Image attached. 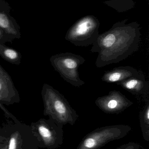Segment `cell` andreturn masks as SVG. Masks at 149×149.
Listing matches in <instances>:
<instances>
[{
	"label": "cell",
	"instance_id": "cell-12",
	"mask_svg": "<svg viewBox=\"0 0 149 149\" xmlns=\"http://www.w3.org/2000/svg\"><path fill=\"white\" fill-rule=\"evenodd\" d=\"M0 56L12 64L19 65L21 63L22 55L20 52L0 43Z\"/></svg>",
	"mask_w": 149,
	"mask_h": 149
},
{
	"label": "cell",
	"instance_id": "cell-21",
	"mask_svg": "<svg viewBox=\"0 0 149 149\" xmlns=\"http://www.w3.org/2000/svg\"><path fill=\"white\" fill-rule=\"evenodd\" d=\"M1 149H3V148H1Z\"/></svg>",
	"mask_w": 149,
	"mask_h": 149
},
{
	"label": "cell",
	"instance_id": "cell-6",
	"mask_svg": "<svg viewBox=\"0 0 149 149\" xmlns=\"http://www.w3.org/2000/svg\"><path fill=\"white\" fill-rule=\"evenodd\" d=\"M63 127L50 119H41L32 125L44 145L51 149L57 148L63 143Z\"/></svg>",
	"mask_w": 149,
	"mask_h": 149
},
{
	"label": "cell",
	"instance_id": "cell-11",
	"mask_svg": "<svg viewBox=\"0 0 149 149\" xmlns=\"http://www.w3.org/2000/svg\"><path fill=\"white\" fill-rule=\"evenodd\" d=\"M116 84L134 95L145 94L149 88L148 82L146 80L145 76L131 77Z\"/></svg>",
	"mask_w": 149,
	"mask_h": 149
},
{
	"label": "cell",
	"instance_id": "cell-3",
	"mask_svg": "<svg viewBox=\"0 0 149 149\" xmlns=\"http://www.w3.org/2000/svg\"><path fill=\"white\" fill-rule=\"evenodd\" d=\"M100 25L99 21L96 17L85 16L71 26L65 38L75 46L87 47L92 45L99 37Z\"/></svg>",
	"mask_w": 149,
	"mask_h": 149
},
{
	"label": "cell",
	"instance_id": "cell-2",
	"mask_svg": "<svg viewBox=\"0 0 149 149\" xmlns=\"http://www.w3.org/2000/svg\"><path fill=\"white\" fill-rule=\"evenodd\" d=\"M43 102L44 114L59 124L73 126L79 115L64 95L53 87L44 84L41 91Z\"/></svg>",
	"mask_w": 149,
	"mask_h": 149
},
{
	"label": "cell",
	"instance_id": "cell-20",
	"mask_svg": "<svg viewBox=\"0 0 149 149\" xmlns=\"http://www.w3.org/2000/svg\"><path fill=\"white\" fill-rule=\"evenodd\" d=\"M3 139H1V136H0V142H1V141H2Z\"/></svg>",
	"mask_w": 149,
	"mask_h": 149
},
{
	"label": "cell",
	"instance_id": "cell-8",
	"mask_svg": "<svg viewBox=\"0 0 149 149\" xmlns=\"http://www.w3.org/2000/svg\"><path fill=\"white\" fill-rule=\"evenodd\" d=\"M0 101L3 104L10 106L20 102L19 93L11 77L0 65Z\"/></svg>",
	"mask_w": 149,
	"mask_h": 149
},
{
	"label": "cell",
	"instance_id": "cell-15",
	"mask_svg": "<svg viewBox=\"0 0 149 149\" xmlns=\"http://www.w3.org/2000/svg\"><path fill=\"white\" fill-rule=\"evenodd\" d=\"M19 135L17 133H14L11 135L8 145V149H17Z\"/></svg>",
	"mask_w": 149,
	"mask_h": 149
},
{
	"label": "cell",
	"instance_id": "cell-14",
	"mask_svg": "<svg viewBox=\"0 0 149 149\" xmlns=\"http://www.w3.org/2000/svg\"><path fill=\"white\" fill-rule=\"evenodd\" d=\"M140 126L143 137L146 141H149V103L146 104L139 114Z\"/></svg>",
	"mask_w": 149,
	"mask_h": 149
},
{
	"label": "cell",
	"instance_id": "cell-10",
	"mask_svg": "<svg viewBox=\"0 0 149 149\" xmlns=\"http://www.w3.org/2000/svg\"><path fill=\"white\" fill-rule=\"evenodd\" d=\"M10 5L0 8V28L13 40L21 37L20 27L15 19L10 15Z\"/></svg>",
	"mask_w": 149,
	"mask_h": 149
},
{
	"label": "cell",
	"instance_id": "cell-5",
	"mask_svg": "<svg viewBox=\"0 0 149 149\" xmlns=\"http://www.w3.org/2000/svg\"><path fill=\"white\" fill-rule=\"evenodd\" d=\"M132 130L127 125H111L96 129L88 133L76 149H99L110 142L126 136Z\"/></svg>",
	"mask_w": 149,
	"mask_h": 149
},
{
	"label": "cell",
	"instance_id": "cell-16",
	"mask_svg": "<svg viewBox=\"0 0 149 149\" xmlns=\"http://www.w3.org/2000/svg\"><path fill=\"white\" fill-rule=\"evenodd\" d=\"M13 40L9 36L0 28V43L5 44L6 42H11Z\"/></svg>",
	"mask_w": 149,
	"mask_h": 149
},
{
	"label": "cell",
	"instance_id": "cell-7",
	"mask_svg": "<svg viewBox=\"0 0 149 149\" xmlns=\"http://www.w3.org/2000/svg\"><path fill=\"white\" fill-rule=\"evenodd\" d=\"M95 104L106 113L117 114L125 111L134 103L120 91L113 90L107 95L97 98Z\"/></svg>",
	"mask_w": 149,
	"mask_h": 149
},
{
	"label": "cell",
	"instance_id": "cell-9",
	"mask_svg": "<svg viewBox=\"0 0 149 149\" xmlns=\"http://www.w3.org/2000/svg\"><path fill=\"white\" fill-rule=\"evenodd\" d=\"M144 75L142 72L137 70L130 66H122L114 68L106 72L101 77V80L108 83L120 82L131 77H143Z\"/></svg>",
	"mask_w": 149,
	"mask_h": 149
},
{
	"label": "cell",
	"instance_id": "cell-1",
	"mask_svg": "<svg viewBox=\"0 0 149 149\" xmlns=\"http://www.w3.org/2000/svg\"><path fill=\"white\" fill-rule=\"evenodd\" d=\"M128 19L113 24L107 31L99 34L92 45V53H98L97 68L117 63L137 51L141 41V27L136 22L127 24Z\"/></svg>",
	"mask_w": 149,
	"mask_h": 149
},
{
	"label": "cell",
	"instance_id": "cell-13",
	"mask_svg": "<svg viewBox=\"0 0 149 149\" xmlns=\"http://www.w3.org/2000/svg\"><path fill=\"white\" fill-rule=\"evenodd\" d=\"M103 3L114 9L119 13L126 12L132 9L135 5L134 0H109L105 1Z\"/></svg>",
	"mask_w": 149,
	"mask_h": 149
},
{
	"label": "cell",
	"instance_id": "cell-18",
	"mask_svg": "<svg viewBox=\"0 0 149 149\" xmlns=\"http://www.w3.org/2000/svg\"><path fill=\"white\" fill-rule=\"evenodd\" d=\"M0 108L4 112V114H5V116H6V117L8 118H11L15 122L18 123V121L17 120L16 118L11 113H10V112L5 108V107L3 106L2 103L1 102V101H0Z\"/></svg>",
	"mask_w": 149,
	"mask_h": 149
},
{
	"label": "cell",
	"instance_id": "cell-19",
	"mask_svg": "<svg viewBox=\"0 0 149 149\" xmlns=\"http://www.w3.org/2000/svg\"><path fill=\"white\" fill-rule=\"evenodd\" d=\"M121 149V146L120 147H119V148H116L115 149Z\"/></svg>",
	"mask_w": 149,
	"mask_h": 149
},
{
	"label": "cell",
	"instance_id": "cell-17",
	"mask_svg": "<svg viewBox=\"0 0 149 149\" xmlns=\"http://www.w3.org/2000/svg\"><path fill=\"white\" fill-rule=\"evenodd\" d=\"M141 146L134 142H129L121 146L120 149H140Z\"/></svg>",
	"mask_w": 149,
	"mask_h": 149
},
{
	"label": "cell",
	"instance_id": "cell-4",
	"mask_svg": "<svg viewBox=\"0 0 149 149\" xmlns=\"http://www.w3.org/2000/svg\"><path fill=\"white\" fill-rule=\"evenodd\" d=\"M52 66L66 82L73 86L80 87L85 82L80 78L78 69L85 62L80 55L71 52L57 54L50 59Z\"/></svg>",
	"mask_w": 149,
	"mask_h": 149
}]
</instances>
